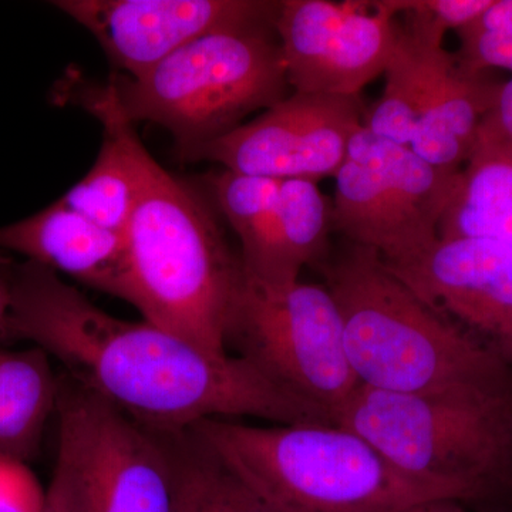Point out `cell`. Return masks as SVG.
I'll return each instance as SVG.
<instances>
[{
	"instance_id": "2",
	"label": "cell",
	"mask_w": 512,
	"mask_h": 512,
	"mask_svg": "<svg viewBox=\"0 0 512 512\" xmlns=\"http://www.w3.org/2000/svg\"><path fill=\"white\" fill-rule=\"evenodd\" d=\"M323 268L359 384L423 396L512 399L511 367L421 301L376 251L350 244Z\"/></svg>"
},
{
	"instance_id": "14",
	"label": "cell",
	"mask_w": 512,
	"mask_h": 512,
	"mask_svg": "<svg viewBox=\"0 0 512 512\" xmlns=\"http://www.w3.org/2000/svg\"><path fill=\"white\" fill-rule=\"evenodd\" d=\"M0 252L76 279L80 284L123 299L126 241L55 201L25 220L0 227Z\"/></svg>"
},
{
	"instance_id": "16",
	"label": "cell",
	"mask_w": 512,
	"mask_h": 512,
	"mask_svg": "<svg viewBox=\"0 0 512 512\" xmlns=\"http://www.w3.org/2000/svg\"><path fill=\"white\" fill-rule=\"evenodd\" d=\"M444 37L420 23L404 19L387 63L382 97L365 126L376 136L409 146L431 97L443 82L456 55L443 46Z\"/></svg>"
},
{
	"instance_id": "22",
	"label": "cell",
	"mask_w": 512,
	"mask_h": 512,
	"mask_svg": "<svg viewBox=\"0 0 512 512\" xmlns=\"http://www.w3.org/2000/svg\"><path fill=\"white\" fill-rule=\"evenodd\" d=\"M281 180L224 170L211 178L218 208L241 242L245 278L264 281L274 242L276 202Z\"/></svg>"
},
{
	"instance_id": "21",
	"label": "cell",
	"mask_w": 512,
	"mask_h": 512,
	"mask_svg": "<svg viewBox=\"0 0 512 512\" xmlns=\"http://www.w3.org/2000/svg\"><path fill=\"white\" fill-rule=\"evenodd\" d=\"M177 463V512H279L188 427L167 431Z\"/></svg>"
},
{
	"instance_id": "6",
	"label": "cell",
	"mask_w": 512,
	"mask_h": 512,
	"mask_svg": "<svg viewBox=\"0 0 512 512\" xmlns=\"http://www.w3.org/2000/svg\"><path fill=\"white\" fill-rule=\"evenodd\" d=\"M410 476L477 497L512 470V399H463L359 386L335 414Z\"/></svg>"
},
{
	"instance_id": "19",
	"label": "cell",
	"mask_w": 512,
	"mask_h": 512,
	"mask_svg": "<svg viewBox=\"0 0 512 512\" xmlns=\"http://www.w3.org/2000/svg\"><path fill=\"white\" fill-rule=\"evenodd\" d=\"M439 238L484 239L512 249V157L476 148L441 215Z\"/></svg>"
},
{
	"instance_id": "7",
	"label": "cell",
	"mask_w": 512,
	"mask_h": 512,
	"mask_svg": "<svg viewBox=\"0 0 512 512\" xmlns=\"http://www.w3.org/2000/svg\"><path fill=\"white\" fill-rule=\"evenodd\" d=\"M56 416L72 512H177L167 431L138 423L67 373L59 375Z\"/></svg>"
},
{
	"instance_id": "24",
	"label": "cell",
	"mask_w": 512,
	"mask_h": 512,
	"mask_svg": "<svg viewBox=\"0 0 512 512\" xmlns=\"http://www.w3.org/2000/svg\"><path fill=\"white\" fill-rule=\"evenodd\" d=\"M460 50L457 57L468 69L487 72L505 69L512 72V28L483 30L467 28L458 30Z\"/></svg>"
},
{
	"instance_id": "28",
	"label": "cell",
	"mask_w": 512,
	"mask_h": 512,
	"mask_svg": "<svg viewBox=\"0 0 512 512\" xmlns=\"http://www.w3.org/2000/svg\"><path fill=\"white\" fill-rule=\"evenodd\" d=\"M453 498H441V500L426 501L413 505L402 512H466Z\"/></svg>"
},
{
	"instance_id": "25",
	"label": "cell",
	"mask_w": 512,
	"mask_h": 512,
	"mask_svg": "<svg viewBox=\"0 0 512 512\" xmlns=\"http://www.w3.org/2000/svg\"><path fill=\"white\" fill-rule=\"evenodd\" d=\"M46 490L28 464L0 456V512H43Z\"/></svg>"
},
{
	"instance_id": "3",
	"label": "cell",
	"mask_w": 512,
	"mask_h": 512,
	"mask_svg": "<svg viewBox=\"0 0 512 512\" xmlns=\"http://www.w3.org/2000/svg\"><path fill=\"white\" fill-rule=\"evenodd\" d=\"M123 237V301L151 325L229 356L228 332L245 286L241 258L207 202L151 154Z\"/></svg>"
},
{
	"instance_id": "8",
	"label": "cell",
	"mask_w": 512,
	"mask_h": 512,
	"mask_svg": "<svg viewBox=\"0 0 512 512\" xmlns=\"http://www.w3.org/2000/svg\"><path fill=\"white\" fill-rule=\"evenodd\" d=\"M229 346L282 389L325 410L333 423L359 386L338 306L325 285L266 288L245 278Z\"/></svg>"
},
{
	"instance_id": "23",
	"label": "cell",
	"mask_w": 512,
	"mask_h": 512,
	"mask_svg": "<svg viewBox=\"0 0 512 512\" xmlns=\"http://www.w3.org/2000/svg\"><path fill=\"white\" fill-rule=\"evenodd\" d=\"M399 16L416 20L433 32L446 36L448 30L467 28L493 5L494 0H383Z\"/></svg>"
},
{
	"instance_id": "20",
	"label": "cell",
	"mask_w": 512,
	"mask_h": 512,
	"mask_svg": "<svg viewBox=\"0 0 512 512\" xmlns=\"http://www.w3.org/2000/svg\"><path fill=\"white\" fill-rule=\"evenodd\" d=\"M330 229L332 204L318 183L301 178L281 180L271 261L264 281L255 285L278 288L295 284L303 266L323 264Z\"/></svg>"
},
{
	"instance_id": "11",
	"label": "cell",
	"mask_w": 512,
	"mask_h": 512,
	"mask_svg": "<svg viewBox=\"0 0 512 512\" xmlns=\"http://www.w3.org/2000/svg\"><path fill=\"white\" fill-rule=\"evenodd\" d=\"M359 96L293 92L192 156L272 180L335 178L363 127Z\"/></svg>"
},
{
	"instance_id": "26",
	"label": "cell",
	"mask_w": 512,
	"mask_h": 512,
	"mask_svg": "<svg viewBox=\"0 0 512 512\" xmlns=\"http://www.w3.org/2000/svg\"><path fill=\"white\" fill-rule=\"evenodd\" d=\"M476 148H487L512 157V79L501 83L493 106L481 123Z\"/></svg>"
},
{
	"instance_id": "13",
	"label": "cell",
	"mask_w": 512,
	"mask_h": 512,
	"mask_svg": "<svg viewBox=\"0 0 512 512\" xmlns=\"http://www.w3.org/2000/svg\"><path fill=\"white\" fill-rule=\"evenodd\" d=\"M384 264L431 309L512 366L511 248L484 239L437 238Z\"/></svg>"
},
{
	"instance_id": "12",
	"label": "cell",
	"mask_w": 512,
	"mask_h": 512,
	"mask_svg": "<svg viewBox=\"0 0 512 512\" xmlns=\"http://www.w3.org/2000/svg\"><path fill=\"white\" fill-rule=\"evenodd\" d=\"M281 2L259 0H59L89 30L110 63L138 77L198 37L218 30L275 25Z\"/></svg>"
},
{
	"instance_id": "18",
	"label": "cell",
	"mask_w": 512,
	"mask_h": 512,
	"mask_svg": "<svg viewBox=\"0 0 512 512\" xmlns=\"http://www.w3.org/2000/svg\"><path fill=\"white\" fill-rule=\"evenodd\" d=\"M59 376L45 350L0 348V456L28 464L56 413Z\"/></svg>"
},
{
	"instance_id": "9",
	"label": "cell",
	"mask_w": 512,
	"mask_h": 512,
	"mask_svg": "<svg viewBox=\"0 0 512 512\" xmlns=\"http://www.w3.org/2000/svg\"><path fill=\"white\" fill-rule=\"evenodd\" d=\"M457 174L426 163L409 146L363 124L335 175L332 228L350 244L397 261L439 238Z\"/></svg>"
},
{
	"instance_id": "15",
	"label": "cell",
	"mask_w": 512,
	"mask_h": 512,
	"mask_svg": "<svg viewBox=\"0 0 512 512\" xmlns=\"http://www.w3.org/2000/svg\"><path fill=\"white\" fill-rule=\"evenodd\" d=\"M80 103L103 124V144L89 173L57 201L99 227L124 235L150 153L117 109L107 84L84 89Z\"/></svg>"
},
{
	"instance_id": "27",
	"label": "cell",
	"mask_w": 512,
	"mask_h": 512,
	"mask_svg": "<svg viewBox=\"0 0 512 512\" xmlns=\"http://www.w3.org/2000/svg\"><path fill=\"white\" fill-rule=\"evenodd\" d=\"M43 512H72V484H70L69 470L59 457H57L52 481L46 490V504Z\"/></svg>"
},
{
	"instance_id": "5",
	"label": "cell",
	"mask_w": 512,
	"mask_h": 512,
	"mask_svg": "<svg viewBox=\"0 0 512 512\" xmlns=\"http://www.w3.org/2000/svg\"><path fill=\"white\" fill-rule=\"evenodd\" d=\"M275 25L208 33L138 77L109 86L131 124L150 121L168 130L178 157L192 156L242 126L249 114L289 96Z\"/></svg>"
},
{
	"instance_id": "10",
	"label": "cell",
	"mask_w": 512,
	"mask_h": 512,
	"mask_svg": "<svg viewBox=\"0 0 512 512\" xmlns=\"http://www.w3.org/2000/svg\"><path fill=\"white\" fill-rule=\"evenodd\" d=\"M396 18L383 2L279 3L275 33L293 92L359 96L386 70Z\"/></svg>"
},
{
	"instance_id": "4",
	"label": "cell",
	"mask_w": 512,
	"mask_h": 512,
	"mask_svg": "<svg viewBox=\"0 0 512 512\" xmlns=\"http://www.w3.org/2000/svg\"><path fill=\"white\" fill-rule=\"evenodd\" d=\"M205 443L279 512H402L431 500H470L461 485L404 473L355 431L335 424H194Z\"/></svg>"
},
{
	"instance_id": "29",
	"label": "cell",
	"mask_w": 512,
	"mask_h": 512,
	"mask_svg": "<svg viewBox=\"0 0 512 512\" xmlns=\"http://www.w3.org/2000/svg\"><path fill=\"white\" fill-rule=\"evenodd\" d=\"M9 308V291L8 286H6V282L3 281L2 276H0V323L5 319L6 312H8Z\"/></svg>"
},
{
	"instance_id": "17",
	"label": "cell",
	"mask_w": 512,
	"mask_h": 512,
	"mask_svg": "<svg viewBox=\"0 0 512 512\" xmlns=\"http://www.w3.org/2000/svg\"><path fill=\"white\" fill-rule=\"evenodd\" d=\"M500 86L487 72L468 69L456 55L424 110L409 147L437 170L460 173L477 146L481 123Z\"/></svg>"
},
{
	"instance_id": "1",
	"label": "cell",
	"mask_w": 512,
	"mask_h": 512,
	"mask_svg": "<svg viewBox=\"0 0 512 512\" xmlns=\"http://www.w3.org/2000/svg\"><path fill=\"white\" fill-rule=\"evenodd\" d=\"M0 276L9 291L0 340L45 350L64 373L144 426L184 430L241 416L335 424L248 360L210 355L146 320L116 318L46 266L0 252Z\"/></svg>"
}]
</instances>
